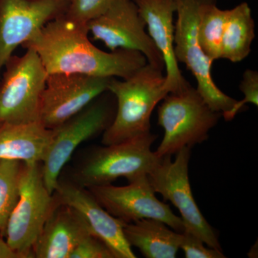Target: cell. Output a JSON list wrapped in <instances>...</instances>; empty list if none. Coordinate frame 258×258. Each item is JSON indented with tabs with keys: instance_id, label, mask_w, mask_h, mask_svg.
<instances>
[{
	"instance_id": "6da1fadb",
	"label": "cell",
	"mask_w": 258,
	"mask_h": 258,
	"mask_svg": "<svg viewBox=\"0 0 258 258\" xmlns=\"http://www.w3.org/2000/svg\"><path fill=\"white\" fill-rule=\"evenodd\" d=\"M86 25L63 15L34 33L22 47L37 52L47 74L126 79L148 63L139 51L118 49L107 52L98 48L90 41Z\"/></svg>"
},
{
	"instance_id": "7a4b0ae2",
	"label": "cell",
	"mask_w": 258,
	"mask_h": 258,
	"mask_svg": "<svg viewBox=\"0 0 258 258\" xmlns=\"http://www.w3.org/2000/svg\"><path fill=\"white\" fill-rule=\"evenodd\" d=\"M163 71L147 63L126 79L111 78L108 91L116 100L114 118L103 132L102 144L111 145L151 132V115L169 93Z\"/></svg>"
},
{
	"instance_id": "3957f363",
	"label": "cell",
	"mask_w": 258,
	"mask_h": 258,
	"mask_svg": "<svg viewBox=\"0 0 258 258\" xmlns=\"http://www.w3.org/2000/svg\"><path fill=\"white\" fill-rule=\"evenodd\" d=\"M162 101L158 108V124L164 129V135L154 152L159 159L203 143L222 115L209 107L188 81L179 91L168 93Z\"/></svg>"
},
{
	"instance_id": "277c9868",
	"label": "cell",
	"mask_w": 258,
	"mask_h": 258,
	"mask_svg": "<svg viewBox=\"0 0 258 258\" xmlns=\"http://www.w3.org/2000/svg\"><path fill=\"white\" fill-rule=\"evenodd\" d=\"M157 139L150 132L120 143L96 148L76 169L75 184L87 189L111 184L120 177L131 181L148 175L161 160L152 150Z\"/></svg>"
},
{
	"instance_id": "5b68a950",
	"label": "cell",
	"mask_w": 258,
	"mask_h": 258,
	"mask_svg": "<svg viewBox=\"0 0 258 258\" xmlns=\"http://www.w3.org/2000/svg\"><path fill=\"white\" fill-rule=\"evenodd\" d=\"M12 56L0 83V125L40 121V106L47 73L33 49Z\"/></svg>"
},
{
	"instance_id": "8992f818",
	"label": "cell",
	"mask_w": 258,
	"mask_h": 258,
	"mask_svg": "<svg viewBox=\"0 0 258 258\" xmlns=\"http://www.w3.org/2000/svg\"><path fill=\"white\" fill-rule=\"evenodd\" d=\"M42 178L40 164H23L19 198L10 214L5 236L21 258L34 257L32 249L53 205Z\"/></svg>"
},
{
	"instance_id": "52a82bcc",
	"label": "cell",
	"mask_w": 258,
	"mask_h": 258,
	"mask_svg": "<svg viewBox=\"0 0 258 258\" xmlns=\"http://www.w3.org/2000/svg\"><path fill=\"white\" fill-rule=\"evenodd\" d=\"M203 0H176L177 19L174 30V52L195 76L198 92L211 109L222 113L230 111L237 101L222 92L212 77L213 62L205 55L198 40L200 8Z\"/></svg>"
},
{
	"instance_id": "ba28073f",
	"label": "cell",
	"mask_w": 258,
	"mask_h": 258,
	"mask_svg": "<svg viewBox=\"0 0 258 258\" xmlns=\"http://www.w3.org/2000/svg\"><path fill=\"white\" fill-rule=\"evenodd\" d=\"M191 148L184 147L176 154L163 157L152 172L148 174L149 181L156 193L160 194L179 210L188 230L198 237L208 247L221 249L215 231L200 212L190 186L189 162Z\"/></svg>"
},
{
	"instance_id": "9c48e42d",
	"label": "cell",
	"mask_w": 258,
	"mask_h": 258,
	"mask_svg": "<svg viewBox=\"0 0 258 258\" xmlns=\"http://www.w3.org/2000/svg\"><path fill=\"white\" fill-rule=\"evenodd\" d=\"M98 98L77 114L52 128V142L42 162L44 183L52 195L58 184L61 171L80 144L103 133L114 118V108L107 100Z\"/></svg>"
},
{
	"instance_id": "30bf717a",
	"label": "cell",
	"mask_w": 258,
	"mask_h": 258,
	"mask_svg": "<svg viewBox=\"0 0 258 258\" xmlns=\"http://www.w3.org/2000/svg\"><path fill=\"white\" fill-rule=\"evenodd\" d=\"M88 32L111 51L123 49L142 52L148 63L164 71L161 52L145 31L146 23L134 0H113L109 8L88 22Z\"/></svg>"
},
{
	"instance_id": "8fae6325",
	"label": "cell",
	"mask_w": 258,
	"mask_h": 258,
	"mask_svg": "<svg viewBox=\"0 0 258 258\" xmlns=\"http://www.w3.org/2000/svg\"><path fill=\"white\" fill-rule=\"evenodd\" d=\"M87 189L107 212L125 223L154 219L176 232L184 231L182 219L174 215L169 205L158 200L148 175L139 176L126 186L110 184Z\"/></svg>"
},
{
	"instance_id": "7c38bea8",
	"label": "cell",
	"mask_w": 258,
	"mask_h": 258,
	"mask_svg": "<svg viewBox=\"0 0 258 258\" xmlns=\"http://www.w3.org/2000/svg\"><path fill=\"white\" fill-rule=\"evenodd\" d=\"M111 79L78 74H47L40 122L50 129L62 124L108 92Z\"/></svg>"
},
{
	"instance_id": "4fadbf2b",
	"label": "cell",
	"mask_w": 258,
	"mask_h": 258,
	"mask_svg": "<svg viewBox=\"0 0 258 258\" xmlns=\"http://www.w3.org/2000/svg\"><path fill=\"white\" fill-rule=\"evenodd\" d=\"M70 0H0V73L19 45L66 14Z\"/></svg>"
},
{
	"instance_id": "5bb4252c",
	"label": "cell",
	"mask_w": 258,
	"mask_h": 258,
	"mask_svg": "<svg viewBox=\"0 0 258 258\" xmlns=\"http://www.w3.org/2000/svg\"><path fill=\"white\" fill-rule=\"evenodd\" d=\"M53 194L57 202L79 215L88 232L106 245L114 258L137 257L125 237V222L107 212L89 190L74 182L59 181Z\"/></svg>"
},
{
	"instance_id": "9a60e30c",
	"label": "cell",
	"mask_w": 258,
	"mask_h": 258,
	"mask_svg": "<svg viewBox=\"0 0 258 258\" xmlns=\"http://www.w3.org/2000/svg\"><path fill=\"white\" fill-rule=\"evenodd\" d=\"M147 27L149 35L161 52L165 64V88L179 91L186 80L181 74L174 52V15L176 0H134Z\"/></svg>"
},
{
	"instance_id": "2e32d148",
	"label": "cell",
	"mask_w": 258,
	"mask_h": 258,
	"mask_svg": "<svg viewBox=\"0 0 258 258\" xmlns=\"http://www.w3.org/2000/svg\"><path fill=\"white\" fill-rule=\"evenodd\" d=\"M53 200L46 222L32 247L34 257L70 258L80 241L89 233L72 209L54 197Z\"/></svg>"
},
{
	"instance_id": "e0dca14e",
	"label": "cell",
	"mask_w": 258,
	"mask_h": 258,
	"mask_svg": "<svg viewBox=\"0 0 258 258\" xmlns=\"http://www.w3.org/2000/svg\"><path fill=\"white\" fill-rule=\"evenodd\" d=\"M53 130L40 121L0 125V161L40 164L52 142Z\"/></svg>"
},
{
	"instance_id": "ac0fdd59",
	"label": "cell",
	"mask_w": 258,
	"mask_h": 258,
	"mask_svg": "<svg viewBox=\"0 0 258 258\" xmlns=\"http://www.w3.org/2000/svg\"><path fill=\"white\" fill-rule=\"evenodd\" d=\"M123 232L131 247L147 258H174L179 249L180 232L154 219L125 223Z\"/></svg>"
},
{
	"instance_id": "d6986e66",
	"label": "cell",
	"mask_w": 258,
	"mask_h": 258,
	"mask_svg": "<svg viewBox=\"0 0 258 258\" xmlns=\"http://www.w3.org/2000/svg\"><path fill=\"white\" fill-rule=\"evenodd\" d=\"M254 21L247 3L227 10L220 59L232 62L244 60L251 52V45L255 37Z\"/></svg>"
},
{
	"instance_id": "ffe728a7",
	"label": "cell",
	"mask_w": 258,
	"mask_h": 258,
	"mask_svg": "<svg viewBox=\"0 0 258 258\" xmlns=\"http://www.w3.org/2000/svg\"><path fill=\"white\" fill-rule=\"evenodd\" d=\"M227 10L220 9L216 0H203L200 8L198 35L200 46L212 62L220 59Z\"/></svg>"
},
{
	"instance_id": "44dd1931",
	"label": "cell",
	"mask_w": 258,
	"mask_h": 258,
	"mask_svg": "<svg viewBox=\"0 0 258 258\" xmlns=\"http://www.w3.org/2000/svg\"><path fill=\"white\" fill-rule=\"evenodd\" d=\"M23 163L0 161V234L5 236L10 214L19 198L20 179Z\"/></svg>"
},
{
	"instance_id": "7402d4cb",
	"label": "cell",
	"mask_w": 258,
	"mask_h": 258,
	"mask_svg": "<svg viewBox=\"0 0 258 258\" xmlns=\"http://www.w3.org/2000/svg\"><path fill=\"white\" fill-rule=\"evenodd\" d=\"M113 0H70L66 15L76 23L88 22L103 14Z\"/></svg>"
},
{
	"instance_id": "603a6c76",
	"label": "cell",
	"mask_w": 258,
	"mask_h": 258,
	"mask_svg": "<svg viewBox=\"0 0 258 258\" xmlns=\"http://www.w3.org/2000/svg\"><path fill=\"white\" fill-rule=\"evenodd\" d=\"M240 89L244 98L242 101H237L230 111L222 113L226 121H230L235 118L247 103L258 106V73L253 70L247 69L244 71L241 81Z\"/></svg>"
},
{
	"instance_id": "cb8c5ba5",
	"label": "cell",
	"mask_w": 258,
	"mask_h": 258,
	"mask_svg": "<svg viewBox=\"0 0 258 258\" xmlns=\"http://www.w3.org/2000/svg\"><path fill=\"white\" fill-rule=\"evenodd\" d=\"M179 249L186 258H225L221 249L205 247L201 239L189 231L180 232Z\"/></svg>"
},
{
	"instance_id": "d4e9b609",
	"label": "cell",
	"mask_w": 258,
	"mask_h": 258,
	"mask_svg": "<svg viewBox=\"0 0 258 258\" xmlns=\"http://www.w3.org/2000/svg\"><path fill=\"white\" fill-rule=\"evenodd\" d=\"M70 258H114L109 249L96 237L87 234L80 241Z\"/></svg>"
},
{
	"instance_id": "484cf974",
	"label": "cell",
	"mask_w": 258,
	"mask_h": 258,
	"mask_svg": "<svg viewBox=\"0 0 258 258\" xmlns=\"http://www.w3.org/2000/svg\"><path fill=\"white\" fill-rule=\"evenodd\" d=\"M0 234V258H21L20 254L10 248L6 241L3 240Z\"/></svg>"
}]
</instances>
